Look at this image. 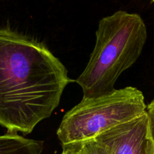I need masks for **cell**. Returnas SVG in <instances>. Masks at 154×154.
<instances>
[{
  "label": "cell",
  "instance_id": "cell-1",
  "mask_svg": "<svg viewBox=\"0 0 154 154\" xmlns=\"http://www.w3.org/2000/svg\"><path fill=\"white\" fill-rule=\"evenodd\" d=\"M72 80L44 44L0 28V126L31 133L60 104Z\"/></svg>",
  "mask_w": 154,
  "mask_h": 154
},
{
  "label": "cell",
  "instance_id": "cell-2",
  "mask_svg": "<svg viewBox=\"0 0 154 154\" xmlns=\"http://www.w3.org/2000/svg\"><path fill=\"white\" fill-rule=\"evenodd\" d=\"M146 38V25L137 14L118 11L103 17L88 63L76 79L82 90V99L114 92L116 80L137 61Z\"/></svg>",
  "mask_w": 154,
  "mask_h": 154
},
{
  "label": "cell",
  "instance_id": "cell-3",
  "mask_svg": "<svg viewBox=\"0 0 154 154\" xmlns=\"http://www.w3.org/2000/svg\"><path fill=\"white\" fill-rule=\"evenodd\" d=\"M146 111L141 91L133 87L115 90L109 95L82 99L63 116L57 131L62 145L94 139Z\"/></svg>",
  "mask_w": 154,
  "mask_h": 154
},
{
  "label": "cell",
  "instance_id": "cell-4",
  "mask_svg": "<svg viewBox=\"0 0 154 154\" xmlns=\"http://www.w3.org/2000/svg\"><path fill=\"white\" fill-rule=\"evenodd\" d=\"M95 139L109 154H154L146 112L105 131Z\"/></svg>",
  "mask_w": 154,
  "mask_h": 154
},
{
  "label": "cell",
  "instance_id": "cell-5",
  "mask_svg": "<svg viewBox=\"0 0 154 154\" xmlns=\"http://www.w3.org/2000/svg\"><path fill=\"white\" fill-rule=\"evenodd\" d=\"M43 142L13 132L0 135V154H42Z\"/></svg>",
  "mask_w": 154,
  "mask_h": 154
},
{
  "label": "cell",
  "instance_id": "cell-6",
  "mask_svg": "<svg viewBox=\"0 0 154 154\" xmlns=\"http://www.w3.org/2000/svg\"><path fill=\"white\" fill-rule=\"evenodd\" d=\"M63 151L69 154H109L107 149L95 138L62 145Z\"/></svg>",
  "mask_w": 154,
  "mask_h": 154
},
{
  "label": "cell",
  "instance_id": "cell-7",
  "mask_svg": "<svg viewBox=\"0 0 154 154\" xmlns=\"http://www.w3.org/2000/svg\"><path fill=\"white\" fill-rule=\"evenodd\" d=\"M146 114L149 123V129L150 132L151 138L154 141V99L146 107Z\"/></svg>",
  "mask_w": 154,
  "mask_h": 154
},
{
  "label": "cell",
  "instance_id": "cell-8",
  "mask_svg": "<svg viewBox=\"0 0 154 154\" xmlns=\"http://www.w3.org/2000/svg\"><path fill=\"white\" fill-rule=\"evenodd\" d=\"M62 154H69V153H66V152H62Z\"/></svg>",
  "mask_w": 154,
  "mask_h": 154
},
{
  "label": "cell",
  "instance_id": "cell-9",
  "mask_svg": "<svg viewBox=\"0 0 154 154\" xmlns=\"http://www.w3.org/2000/svg\"><path fill=\"white\" fill-rule=\"evenodd\" d=\"M151 1H152V2H154V0H151Z\"/></svg>",
  "mask_w": 154,
  "mask_h": 154
}]
</instances>
